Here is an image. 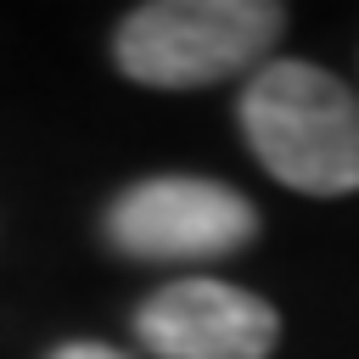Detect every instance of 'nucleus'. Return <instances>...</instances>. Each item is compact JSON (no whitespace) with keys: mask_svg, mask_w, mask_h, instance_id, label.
<instances>
[{"mask_svg":"<svg viewBox=\"0 0 359 359\" xmlns=\"http://www.w3.org/2000/svg\"><path fill=\"white\" fill-rule=\"evenodd\" d=\"M241 135L303 196L359 191V95L320 62H264L241 90Z\"/></svg>","mask_w":359,"mask_h":359,"instance_id":"f257e3e1","label":"nucleus"},{"mask_svg":"<svg viewBox=\"0 0 359 359\" xmlns=\"http://www.w3.org/2000/svg\"><path fill=\"white\" fill-rule=\"evenodd\" d=\"M286 34V6L275 0H151L118 22L112 56L135 84L196 90L236 73H258Z\"/></svg>","mask_w":359,"mask_h":359,"instance_id":"f03ea898","label":"nucleus"},{"mask_svg":"<svg viewBox=\"0 0 359 359\" xmlns=\"http://www.w3.org/2000/svg\"><path fill=\"white\" fill-rule=\"evenodd\" d=\"M107 236L129 258L151 264H202L230 258L258 236V213L236 185L202 174H157L129 185L107 208Z\"/></svg>","mask_w":359,"mask_h":359,"instance_id":"7ed1b4c3","label":"nucleus"},{"mask_svg":"<svg viewBox=\"0 0 359 359\" xmlns=\"http://www.w3.org/2000/svg\"><path fill=\"white\" fill-rule=\"evenodd\" d=\"M135 337L157 359H269L280 314L247 286L185 275L135 309Z\"/></svg>","mask_w":359,"mask_h":359,"instance_id":"20e7f679","label":"nucleus"},{"mask_svg":"<svg viewBox=\"0 0 359 359\" xmlns=\"http://www.w3.org/2000/svg\"><path fill=\"white\" fill-rule=\"evenodd\" d=\"M50 359H129V353H118V348H107V342H62Z\"/></svg>","mask_w":359,"mask_h":359,"instance_id":"39448f33","label":"nucleus"}]
</instances>
